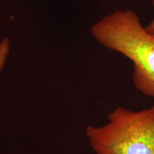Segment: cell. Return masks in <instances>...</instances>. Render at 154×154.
I'll use <instances>...</instances> for the list:
<instances>
[{"label": "cell", "instance_id": "cell-1", "mask_svg": "<svg viewBox=\"0 0 154 154\" xmlns=\"http://www.w3.org/2000/svg\"><path fill=\"white\" fill-rule=\"evenodd\" d=\"M94 38L134 63L133 82L138 91L154 98V33L142 26L134 11H116L92 26Z\"/></svg>", "mask_w": 154, "mask_h": 154}, {"label": "cell", "instance_id": "cell-3", "mask_svg": "<svg viewBox=\"0 0 154 154\" xmlns=\"http://www.w3.org/2000/svg\"><path fill=\"white\" fill-rule=\"evenodd\" d=\"M10 51V40L8 38H3L0 41V72L2 70L6 61Z\"/></svg>", "mask_w": 154, "mask_h": 154}, {"label": "cell", "instance_id": "cell-2", "mask_svg": "<svg viewBox=\"0 0 154 154\" xmlns=\"http://www.w3.org/2000/svg\"><path fill=\"white\" fill-rule=\"evenodd\" d=\"M108 120L86 128L96 154H154V105L139 111L117 107Z\"/></svg>", "mask_w": 154, "mask_h": 154}, {"label": "cell", "instance_id": "cell-4", "mask_svg": "<svg viewBox=\"0 0 154 154\" xmlns=\"http://www.w3.org/2000/svg\"><path fill=\"white\" fill-rule=\"evenodd\" d=\"M152 2H153V5L154 7V0H152ZM146 29H147L149 32H152V33H154V19L152 22L150 23L149 25L148 26H146Z\"/></svg>", "mask_w": 154, "mask_h": 154}]
</instances>
